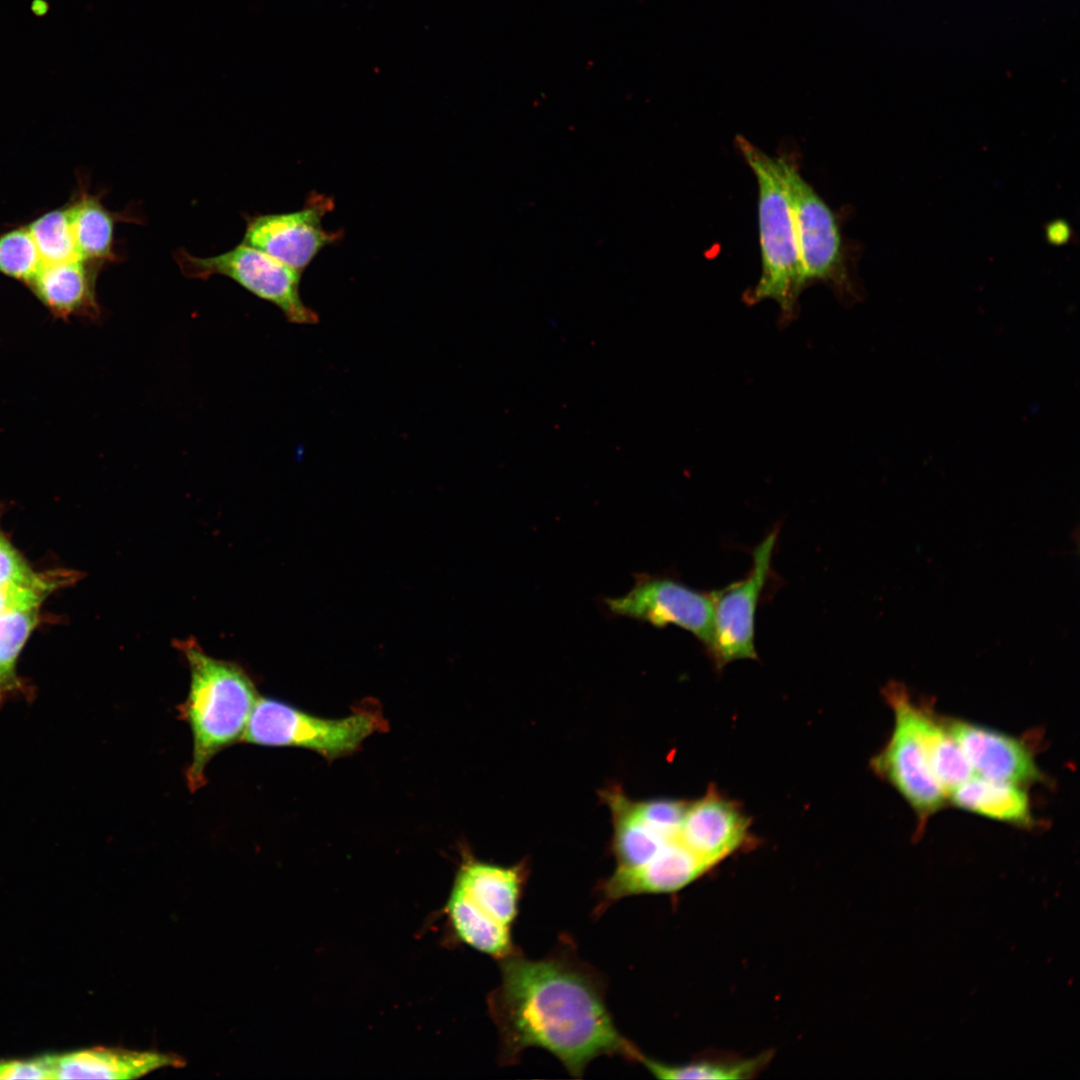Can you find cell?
Instances as JSON below:
<instances>
[{
	"label": "cell",
	"mask_w": 1080,
	"mask_h": 1080,
	"mask_svg": "<svg viewBox=\"0 0 1080 1080\" xmlns=\"http://www.w3.org/2000/svg\"><path fill=\"white\" fill-rule=\"evenodd\" d=\"M768 1053L749 1059H702L684 1065H670L641 1055L638 1062L659 1079H749L768 1063Z\"/></svg>",
	"instance_id": "obj_22"
},
{
	"label": "cell",
	"mask_w": 1080,
	"mask_h": 1080,
	"mask_svg": "<svg viewBox=\"0 0 1080 1080\" xmlns=\"http://www.w3.org/2000/svg\"><path fill=\"white\" fill-rule=\"evenodd\" d=\"M710 867L677 837L668 841L645 864L629 869L616 868L598 887V911L621 898L639 894L676 892Z\"/></svg>",
	"instance_id": "obj_12"
},
{
	"label": "cell",
	"mask_w": 1080,
	"mask_h": 1080,
	"mask_svg": "<svg viewBox=\"0 0 1080 1080\" xmlns=\"http://www.w3.org/2000/svg\"><path fill=\"white\" fill-rule=\"evenodd\" d=\"M38 609L0 617V701L19 689L18 655L37 623Z\"/></svg>",
	"instance_id": "obj_24"
},
{
	"label": "cell",
	"mask_w": 1080,
	"mask_h": 1080,
	"mask_svg": "<svg viewBox=\"0 0 1080 1080\" xmlns=\"http://www.w3.org/2000/svg\"><path fill=\"white\" fill-rule=\"evenodd\" d=\"M1044 236L1048 244L1052 246H1063L1072 240L1073 229L1066 219L1055 218L1046 223L1044 227Z\"/></svg>",
	"instance_id": "obj_30"
},
{
	"label": "cell",
	"mask_w": 1080,
	"mask_h": 1080,
	"mask_svg": "<svg viewBox=\"0 0 1080 1080\" xmlns=\"http://www.w3.org/2000/svg\"><path fill=\"white\" fill-rule=\"evenodd\" d=\"M66 206L78 256L100 266L118 259L114 226L119 214L109 211L100 195L90 193L82 181Z\"/></svg>",
	"instance_id": "obj_19"
},
{
	"label": "cell",
	"mask_w": 1080,
	"mask_h": 1080,
	"mask_svg": "<svg viewBox=\"0 0 1080 1080\" xmlns=\"http://www.w3.org/2000/svg\"><path fill=\"white\" fill-rule=\"evenodd\" d=\"M612 815L611 850L617 868L629 869L648 862L668 841L653 830L636 812L634 800L618 786L601 792Z\"/></svg>",
	"instance_id": "obj_18"
},
{
	"label": "cell",
	"mask_w": 1080,
	"mask_h": 1080,
	"mask_svg": "<svg viewBox=\"0 0 1080 1080\" xmlns=\"http://www.w3.org/2000/svg\"><path fill=\"white\" fill-rule=\"evenodd\" d=\"M190 672L179 719L191 730L193 749L185 778L191 792L207 783V765L222 750L241 742L260 694L239 664L208 655L196 640L176 641Z\"/></svg>",
	"instance_id": "obj_2"
},
{
	"label": "cell",
	"mask_w": 1080,
	"mask_h": 1080,
	"mask_svg": "<svg viewBox=\"0 0 1080 1080\" xmlns=\"http://www.w3.org/2000/svg\"><path fill=\"white\" fill-rule=\"evenodd\" d=\"M501 981L488 1004L505 1064L527 1048L552 1053L574 1077L603 1055L639 1061L642 1053L616 1028L592 968L557 952L543 959L519 952L500 959Z\"/></svg>",
	"instance_id": "obj_1"
},
{
	"label": "cell",
	"mask_w": 1080,
	"mask_h": 1080,
	"mask_svg": "<svg viewBox=\"0 0 1080 1080\" xmlns=\"http://www.w3.org/2000/svg\"><path fill=\"white\" fill-rule=\"evenodd\" d=\"M333 207L328 197L311 194L300 210L250 216L243 243L302 273L324 247L342 235L322 227V219Z\"/></svg>",
	"instance_id": "obj_10"
},
{
	"label": "cell",
	"mask_w": 1080,
	"mask_h": 1080,
	"mask_svg": "<svg viewBox=\"0 0 1080 1080\" xmlns=\"http://www.w3.org/2000/svg\"><path fill=\"white\" fill-rule=\"evenodd\" d=\"M914 720L932 773L949 794L973 776V770L948 729L945 718H939L928 708L915 703Z\"/></svg>",
	"instance_id": "obj_20"
},
{
	"label": "cell",
	"mask_w": 1080,
	"mask_h": 1080,
	"mask_svg": "<svg viewBox=\"0 0 1080 1080\" xmlns=\"http://www.w3.org/2000/svg\"><path fill=\"white\" fill-rule=\"evenodd\" d=\"M182 274L206 280L213 275L231 278L257 297L276 305L287 320L314 324L317 314L301 300V272L244 243L223 254L196 257L184 249L175 254Z\"/></svg>",
	"instance_id": "obj_7"
},
{
	"label": "cell",
	"mask_w": 1080,
	"mask_h": 1080,
	"mask_svg": "<svg viewBox=\"0 0 1080 1080\" xmlns=\"http://www.w3.org/2000/svg\"><path fill=\"white\" fill-rule=\"evenodd\" d=\"M945 722L975 775L1024 787L1044 779L1023 739L961 719Z\"/></svg>",
	"instance_id": "obj_11"
},
{
	"label": "cell",
	"mask_w": 1080,
	"mask_h": 1080,
	"mask_svg": "<svg viewBox=\"0 0 1080 1080\" xmlns=\"http://www.w3.org/2000/svg\"><path fill=\"white\" fill-rule=\"evenodd\" d=\"M778 158L792 210L805 288L823 283L842 302L856 300L858 288L853 264L838 216L803 178L794 158L784 153Z\"/></svg>",
	"instance_id": "obj_5"
},
{
	"label": "cell",
	"mask_w": 1080,
	"mask_h": 1080,
	"mask_svg": "<svg viewBox=\"0 0 1080 1080\" xmlns=\"http://www.w3.org/2000/svg\"><path fill=\"white\" fill-rule=\"evenodd\" d=\"M446 912L456 936L475 950L498 960L517 952L511 927L481 912L462 894L451 890Z\"/></svg>",
	"instance_id": "obj_21"
},
{
	"label": "cell",
	"mask_w": 1080,
	"mask_h": 1080,
	"mask_svg": "<svg viewBox=\"0 0 1080 1080\" xmlns=\"http://www.w3.org/2000/svg\"><path fill=\"white\" fill-rule=\"evenodd\" d=\"M43 264L26 225L0 233V273L26 284Z\"/></svg>",
	"instance_id": "obj_25"
},
{
	"label": "cell",
	"mask_w": 1080,
	"mask_h": 1080,
	"mask_svg": "<svg viewBox=\"0 0 1080 1080\" xmlns=\"http://www.w3.org/2000/svg\"><path fill=\"white\" fill-rule=\"evenodd\" d=\"M39 577L0 534V585L9 582H32Z\"/></svg>",
	"instance_id": "obj_29"
},
{
	"label": "cell",
	"mask_w": 1080,
	"mask_h": 1080,
	"mask_svg": "<svg viewBox=\"0 0 1080 1080\" xmlns=\"http://www.w3.org/2000/svg\"><path fill=\"white\" fill-rule=\"evenodd\" d=\"M748 826L734 802L711 790L689 803L678 838L711 868L743 844Z\"/></svg>",
	"instance_id": "obj_13"
},
{
	"label": "cell",
	"mask_w": 1080,
	"mask_h": 1080,
	"mask_svg": "<svg viewBox=\"0 0 1080 1080\" xmlns=\"http://www.w3.org/2000/svg\"><path fill=\"white\" fill-rule=\"evenodd\" d=\"M25 225L43 263L81 259L77 253L66 205L46 211Z\"/></svg>",
	"instance_id": "obj_23"
},
{
	"label": "cell",
	"mask_w": 1080,
	"mask_h": 1080,
	"mask_svg": "<svg viewBox=\"0 0 1080 1080\" xmlns=\"http://www.w3.org/2000/svg\"><path fill=\"white\" fill-rule=\"evenodd\" d=\"M736 147L753 172L758 187V227L761 275L744 293V302L755 305L772 300L780 309L785 327L799 314V298L805 289L792 210L779 158L767 155L744 136Z\"/></svg>",
	"instance_id": "obj_3"
},
{
	"label": "cell",
	"mask_w": 1080,
	"mask_h": 1080,
	"mask_svg": "<svg viewBox=\"0 0 1080 1080\" xmlns=\"http://www.w3.org/2000/svg\"><path fill=\"white\" fill-rule=\"evenodd\" d=\"M385 728L386 720L376 707H361L342 718H323L260 695L241 742L304 748L334 760L357 751L366 738Z\"/></svg>",
	"instance_id": "obj_4"
},
{
	"label": "cell",
	"mask_w": 1080,
	"mask_h": 1080,
	"mask_svg": "<svg viewBox=\"0 0 1080 1080\" xmlns=\"http://www.w3.org/2000/svg\"><path fill=\"white\" fill-rule=\"evenodd\" d=\"M54 1079H135L167 1067H182L178 1056L155 1051L95 1047L52 1055Z\"/></svg>",
	"instance_id": "obj_15"
},
{
	"label": "cell",
	"mask_w": 1080,
	"mask_h": 1080,
	"mask_svg": "<svg viewBox=\"0 0 1080 1080\" xmlns=\"http://www.w3.org/2000/svg\"><path fill=\"white\" fill-rule=\"evenodd\" d=\"M948 801L959 809L979 816L1031 827L1033 816L1029 795L1024 786L973 775L948 794Z\"/></svg>",
	"instance_id": "obj_17"
},
{
	"label": "cell",
	"mask_w": 1080,
	"mask_h": 1080,
	"mask_svg": "<svg viewBox=\"0 0 1080 1080\" xmlns=\"http://www.w3.org/2000/svg\"><path fill=\"white\" fill-rule=\"evenodd\" d=\"M527 876L526 863L501 866L464 853L452 890L465 896L484 914L512 927Z\"/></svg>",
	"instance_id": "obj_14"
},
{
	"label": "cell",
	"mask_w": 1080,
	"mask_h": 1080,
	"mask_svg": "<svg viewBox=\"0 0 1080 1080\" xmlns=\"http://www.w3.org/2000/svg\"><path fill=\"white\" fill-rule=\"evenodd\" d=\"M605 603L614 615L655 627L678 626L706 648L711 642L714 618L711 592L695 590L670 577L641 574L626 594L608 598Z\"/></svg>",
	"instance_id": "obj_9"
},
{
	"label": "cell",
	"mask_w": 1080,
	"mask_h": 1080,
	"mask_svg": "<svg viewBox=\"0 0 1080 1080\" xmlns=\"http://www.w3.org/2000/svg\"><path fill=\"white\" fill-rule=\"evenodd\" d=\"M0 1079H54L52 1055L0 1061Z\"/></svg>",
	"instance_id": "obj_28"
},
{
	"label": "cell",
	"mask_w": 1080,
	"mask_h": 1080,
	"mask_svg": "<svg viewBox=\"0 0 1080 1080\" xmlns=\"http://www.w3.org/2000/svg\"><path fill=\"white\" fill-rule=\"evenodd\" d=\"M778 529H773L752 551V566L745 578L711 591L714 618L707 647L721 668L739 659H756L755 616L760 595L771 570Z\"/></svg>",
	"instance_id": "obj_8"
},
{
	"label": "cell",
	"mask_w": 1080,
	"mask_h": 1080,
	"mask_svg": "<svg viewBox=\"0 0 1080 1080\" xmlns=\"http://www.w3.org/2000/svg\"><path fill=\"white\" fill-rule=\"evenodd\" d=\"M885 696L893 710L894 727L884 748L872 759V768L909 804L922 828L945 806L948 794L928 763L914 720L915 702L897 683L888 685Z\"/></svg>",
	"instance_id": "obj_6"
},
{
	"label": "cell",
	"mask_w": 1080,
	"mask_h": 1080,
	"mask_svg": "<svg viewBox=\"0 0 1080 1080\" xmlns=\"http://www.w3.org/2000/svg\"><path fill=\"white\" fill-rule=\"evenodd\" d=\"M689 803L672 799L634 801L638 815L668 840L678 837Z\"/></svg>",
	"instance_id": "obj_26"
},
{
	"label": "cell",
	"mask_w": 1080,
	"mask_h": 1080,
	"mask_svg": "<svg viewBox=\"0 0 1080 1080\" xmlns=\"http://www.w3.org/2000/svg\"><path fill=\"white\" fill-rule=\"evenodd\" d=\"M99 266L79 258L43 263L27 285L56 314L95 313V282Z\"/></svg>",
	"instance_id": "obj_16"
},
{
	"label": "cell",
	"mask_w": 1080,
	"mask_h": 1080,
	"mask_svg": "<svg viewBox=\"0 0 1080 1080\" xmlns=\"http://www.w3.org/2000/svg\"><path fill=\"white\" fill-rule=\"evenodd\" d=\"M40 576L32 582H9L0 585V617L38 609L58 583Z\"/></svg>",
	"instance_id": "obj_27"
}]
</instances>
